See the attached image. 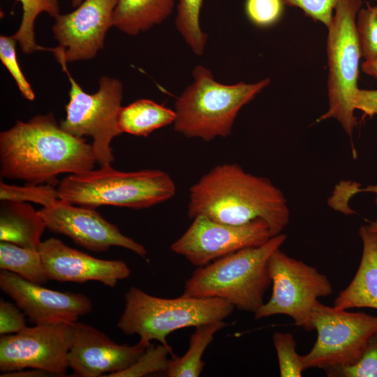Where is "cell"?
<instances>
[{"mask_svg": "<svg viewBox=\"0 0 377 377\" xmlns=\"http://www.w3.org/2000/svg\"><path fill=\"white\" fill-rule=\"evenodd\" d=\"M204 0H177L175 27L191 51L203 54L207 35L202 31L200 16Z\"/></svg>", "mask_w": 377, "mask_h": 377, "instance_id": "cb8c5ba5", "label": "cell"}, {"mask_svg": "<svg viewBox=\"0 0 377 377\" xmlns=\"http://www.w3.org/2000/svg\"><path fill=\"white\" fill-rule=\"evenodd\" d=\"M172 355V348L162 343L155 346L150 343L139 358L128 368L105 376L141 377L156 372H165L168 368V355Z\"/></svg>", "mask_w": 377, "mask_h": 377, "instance_id": "484cf974", "label": "cell"}, {"mask_svg": "<svg viewBox=\"0 0 377 377\" xmlns=\"http://www.w3.org/2000/svg\"><path fill=\"white\" fill-rule=\"evenodd\" d=\"M272 237L269 225L261 219L230 225L198 216L170 249L202 267L239 250L261 246Z\"/></svg>", "mask_w": 377, "mask_h": 377, "instance_id": "7c38bea8", "label": "cell"}, {"mask_svg": "<svg viewBox=\"0 0 377 377\" xmlns=\"http://www.w3.org/2000/svg\"><path fill=\"white\" fill-rule=\"evenodd\" d=\"M280 233L264 244L239 250L199 267L186 280L182 295L223 299L239 310L256 313L272 284L267 262L285 242Z\"/></svg>", "mask_w": 377, "mask_h": 377, "instance_id": "3957f363", "label": "cell"}, {"mask_svg": "<svg viewBox=\"0 0 377 377\" xmlns=\"http://www.w3.org/2000/svg\"><path fill=\"white\" fill-rule=\"evenodd\" d=\"M96 162L91 144L64 131L52 113L0 133V175L8 179L53 185L57 175L92 170Z\"/></svg>", "mask_w": 377, "mask_h": 377, "instance_id": "6da1fadb", "label": "cell"}, {"mask_svg": "<svg viewBox=\"0 0 377 377\" xmlns=\"http://www.w3.org/2000/svg\"><path fill=\"white\" fill-rule=\"evenodd\" d=\"M361 68L364 73L377 80V59L371 61H364Z\"/></svg>", "mask_w": 377, "mask_h": 377, "instance_id": "8d00e7d4", "label": "cell"}, {"mask_svg": "<svg viewBox=\"0 0 377 377\" xmlns=\"http://www.w3.org/2000/svg\"><path fill=\"white\" fill-rule=\"evenodd\" d=\"M367 226L369 230L377 233V219L370 222V223Z\"/></svg>", "mask_w": 377, "mask_h": 377, "instance_id": "74e56055", "label": "cell"}, {"mask_svg": "<svg viewBox=\"0 0 377 377\" xmlns=\"http://www.w3.org/2000/svg\"><path fill=\"white\" fill-rule=\"evenodd\" d=\"M25 314L15 304L0 301V334H15L27 327Z\"/></svg>", "mask_w": 377, "mask_h": 377, "instance_id": "836d02e7", "label": "cell"}, {"mask_svg": "<svg viewBox=\"0 0 377 377\" xmlns=\"http://www.w3.org/2000/svg\"><path fill=\"white\" fill-rule=\"evenodd\" d=\"M176 0H117L112 27L136 36L166 20Z\"/></svg>", "mask_w": 377, "mask_h": 377, "instance_id": "ffe728a7", "label": "cell"}, {"mask_svg": "<svg viewBox=\"0 0 377 377\" xmlns=\"http://www.w3.org/2000/svg\"><path fill=\"white\" fill-rule=\"evenodd\" d=\"M54 57L71 84L69 101L66 106V116L61 121V127L78 138L91 137L94 153L100 167L111 165L114 161L111 142L122 133L118 124L122 108L121 82L103 76L99 80L98 90L92 94H87L71 76L64 59L59 55Z\"/></svg>", "mask_w": 377, "mask_h": 377, "instance_id": "ba28073f", "label": "cell"}, {"mask_svg": "<svg viewBox=\"0 0 377 377\" xmlns=\"http://www.w3.org/2000/svg\"><path fill=\"white\" fill-rule=\"evenodd\" d=\"M340 0H284L285 4L297 7L308 17L319 21L328 29L333 18V10Z\"/></svg>", "mask_w": 377, "mask_h": 377, "instance_id": "d6a6232c", "label": "cell"}, {"mask_svg": "<svg viewBox=\"0 0 377 377\" xmlns=\"http://www.w3.org/2000/svg\"><path fill=\"white\" fill-rule=\"evenodd\" d=\"M0 288L34 325L72 324L93 309L92 301L84 294L51 290L2 269Z\"/></svg>", "mask_w": 377, "mask_h": 377, "instance_id": "9a60e30c", "label": "cell"}, {"mask_svg": "<svg viewBox=\"0 0 377 377\" xmlns=\"http://www.w3.org/2000/svg\"><path fill=\"white\" fill-rule=\"evenodd\" d=\"M355 110L368 116L377 115V90L358 89L353 101Z\"/></svg>", "mask_w": 377, "mask_h": 377, "instance_id": "e575fe53", "label": "cell"}, {"mask_svg": "<svg viewBox=\"0 0 377 377\" xmlns=\"http://www.w3.org/2000/svg\"><path fill=\"white\" fill-rule=\"evenodd\" d=\"M16 42L13 36L5 35L0 36V59L13 77L24 98L33 101L35 98L34 92L22 73L17 59Z\"/></svg>", "mask_w": 377, "mask_h": 377, "instance_id": "4dcf8cb0", "label": "cell"}, {"mask_svg": "<svg viewBox=\"0 0 377 377\" xmlns=\"http://www.w3.org/2000/svg\"><path fill=\"white\" fill-rule=\"evenodd\" d=\"M1 201L33 202L47 207L59 200L57 188L52 184H29L18 186L0 182Z\"/></svg>", "mask_w": 377, "mask_h": 377, "instance_id": "4316f807", "label": "cell"}, {"mask_svg": "<svg viewBox=\"0 0 377 377\" xmlns=\"http://www.w3.org/2000/svg\"><path fill=\"white\" fill-rule=\"evenodd\" d=\"M73 339V323H45L0 337V370L38 369L64 376Z\"/></svg>", "mask_w": 377, "mask_h": 377, "instance_id": "8fae6325", "label": "cell"}, {"mask_svg": "<svg viewBox=\"0 0 377 377\" xmlns=\"http://www.w3.org/2000/svg\"><path fill=\"white\" fill-rule=\"evenodd\" d=\"M84 0H71V3L73 7H77L79 6Z\"/></svg>", "mask_w": 377, "mask_h": 377, "instance_id": "ab89813d", "label": "cell"}, {"mask_svg": "<svg viewBox=\"0 0 377 377\" xmlns=\"http://www.w3.org/2000/svg\"><path fill=\"white\" fill-rule=\"evenodd\" d=\"M57 191L60 200L75 205L139 209L170 200L176 187L172 177L160 170L123 172L108 165L66 176L59 183Z\"/></svg>", "mask_w": 377, "mask_h": 377, "instance_id": "5b68a950", "label": "cell"}, {"mask_svg": "<svg viewBox=\"0 0 377 377\" xmlns=\"http://www.w3.org/2000/svg\"><path fill=\"white\" fill-rule=\"evenodd\" d=\"M188 215L230 225L261 219L272 236L281 233L290 220L281 191L269 179L248 173L235 163L215 166L191 186Z\"/></svg>", "mask_w": 377, "mask_h": 377, "instance_id": "7a4b0ae2", "label": "cell"}, {"mask_svg": "<svg viewBox=\"0 0 377 377\" xmlns=\"http://www.w3.org/2000/svg\"><path fill=\"white\" fill-rule=\"evenodd\" d=\"M281 377H300L304 371L302 355L297 353L296 341L288 332H276L272 335Z\"/></svg>", "mask_w": 377, "mask_h": 377, "instance_id": "f1b7e54d", "label": "cell"}, {"mask_svg": "<svg viewBox=\"0 0 377 377\" xmlns=\"http://www.w3.org/2000/svg\"><path fill=\"white\" fill-rule=\"evenodd\" d=\"M73 327L68 363L73 376L98 377L122 371L133 364L149 345L141 341L133 346L119 344L84 323L75 322Z\"/></svg>", "mask_w": 377, "mask_h": 377, "instance_id": "2e32d148", "label": "cell"}, {"mask_svg": "<svg viewBox=\"0 0 377 377\" xmlns=\"http://www.w3.org/2000/svg\"><path fill=\"white\" fill-rule=\"evenodd\" d=\"M22 6V17L20 27L12 36L19 43L24 54H31L37 50H43L37 45L34 35V22L42 13H46L56 18L59 14L58 0H17Z\"/></svg>", "mask_w": 377, "mask_h": 377, "instance_id": "d4e9b609", "label": "cell"}, {"mask_svg": "<svg viewBox=\"0 0 377 377\" xmlns=\"http://www.w3.org/2000/svg\"><path fill=\"white\" fill-rule=\"evenodd\" d=\"M227 323L223 320L216 321L195 327L191 334L189 347L182 357L172 355L165 371L168 377H198L205 367L202 355L214 339V334L224 328Z\"/></svg>", "mask_w": 377, "mask_h": 377, "instance_id": "7402d4cb", "label": "cell"}, {"mask_svg": "<svg viewBox=\"0 0 377 377\" xmlns=\"http://www.w3.org/2000/svg\"><path fill=\"white\" fill-rule=\"evenodd\" d=\"M192 75L193 82L175 103L174 129L186 138L205 141L228 136L241 108L270 82L265 78L255 83H219L202 65L193 68Z\"/></svg>", "mask_w": 377, "mask_h": 377, "instance_id": "277c9868", "label": "cell"}, {"mask_svg": "<svg viewBox=\"0 0 377 377\" xmlns=\"http://www.w3.org/2000/svg\"><path fill=\"white\" fill-rule=\"evenodd\" d=\"M38 251L49 280L79 283L96 281L114 288L118 281L131 275L125 262L94 258L55 237L41 242Z\"/></svg>", "mask_w": 377, "mask_h": 377, "instance_id": "e0dca14e", "label": "cell"}, {"mask_svg": "<svg viewBox=\"0 0 377 377\" xmlns=\"http://www.w3.org/2000/svg\"><path fill=\"white\" fill-rule=\"evenodd\" d=\"M50 231L66 235L76 244L94 252H106L112 246L128 249L145 258L141 244L121 232L95 209L75 206L61 200L38 211Z\"/></svg>", "mask_w": 377, "mask_h": 377, "instance_id": "4fadbf2b", "label": "cell"}, {"mask_svg": "<svg viewBox=\"0 0 377 377\" xmlns=\"http://www.w3.org/2000/svg\"><path fill=\"white\" fill-rule=\"evenodd\" d=\"M175 112L149 99H139L120 110L118 124L121 133L147 137L154 131L173 124Z\"/></svg>", "mask_w": 377, "mask_h": 377, "instance_id": "44dd1931", "label": "cell"}, {"mask_svg": "<svg viewBox=\"0 0 377 377\" xmlns=\"http://www.w3.org/2000/svg\"><path fill=\"white\" fill-rule=\"evenodd\" d=\"M125 306L117 327L126 335L138 334L149 344L156 340L169 346L167 337L188 327L223 320L235 306L218 297L198 298L181 295L167 299L151 295L132 286L124 295Z\"/></svg>", "mask_w": 377, "mask_h": 377, "instance_id": "8992f818", "label": "cell"}, {"mask_svg": "<svg viewBox=\"0 0 377 377\" xmlns=\"http://www.w3.org/2000/svg\"><path fill=\"white\" fill-rule=\"evenodd\" d=\"M356 32L361 57L364 61L377 59V6L369 3L361 8L356 17Z\"/></svg>", "mask_w": 377, "mask_h": 377, "instance_id": "83f0119b", "label": "cell"}, {"mask_svg": "<svg viewBox=\"0 0 377 377\" xmlns=\"http://www.w3.org/2000/svg\"><path fill=\"white\" fill-rule=\"evenodd\" d=\"M359 235L363 245L360 265L351 282L334 300L337 309H377V233L362 226Z\"/></svg>", "mask_w": 377, "mask_h": 377, "instance_id": "ac0fdd59", "label": "cell"}, {"mask_svg": "<svg viewBox=\"0 0 377 377\" xmlns=\"http://www.w3.org/2000/svg\"><path fill=\"white\" fill-rule=\"evenodd\" d=\"M0 269L34 283L43 284L49 281L38 250L8 242H0Z\"/></svg>", "mask_w": 377, "mask_h": 377, "instance_id": "603a6c76", "label": "cell"}, {"mask_svg": "<svg viewBox=\"0 0 377 377\" xmlns=\"http://www.w3.org/2000/svg\"><path fill=\"white\" fill-rule=\"evenodd\" d=\"M267 266L272 293L254 313L255 318L286 315L297 326L311 331L310 319L314 306L318 298L329 296L333 291L327 276L279 249L271 254Z\"/></svg>", "mask_w": 377, "mask_h": 377, "instance_id": "30bf717a", "label": "cell"}, {"mask_svg": "<svg viewBox=\"0 0 377 377\" xmlns=\"http://www.w3.org/2000/svg\"><path fill=\"white\" fill-rule=\"evenodd\" d=\"M117 0H84L77 8L59 14L52 27L59 45L44 47L66 62L93 59L103 48L106 32L112 27Z\"/></svg>", "mask_w": 377, "mask_h": 377, "instance_id": "5bb4252c", "label": "cell"}, {"mask_svg": "<svg viewBox=\"0 0 377 377\" xmlns=\"http://www.w3.org/2000/svg\"><path fill=\"white\" fill-rule=\"evenodd\" d=\"M362 6L361 0H340L334 9L327 41L329 108L318 119H336L350 136L357 125L353 101L362 57L355 21Z\"/></svg>", "mask_w": 377, "mask_h": 377, "instance_id": "52a82bcc", "label": "cell"}, {"mask_svg": "<svg viewBox=\"0 0 377 377\" xmlns=\"http://www.w3.org/2000/svg\"><path fill=\"white\" fill-rule=\"evenodd\" d=\"M284 0H246L244 11L255 25L266 27L276 23L281 17Z\"/></svg>", "mask_w": 377, "mask_h": 377, "instance_id": "1f68e13d", "label": "cell"}, {"mask_svg": "<svg viewBox=\"0 0 377 377\" xmlns=\"http://www.w3.org/2000/svg\"><path fill=\"white\" fill-rule=\"evenodd\" d=\"M325 371L329 377H377V330L369 338L362 355L355 364Z\"/></svg>", "mask_w": 377, "mask_h": 377, "instance_id": "f546056e", "label": "cell"}, {"mask_svg": "<svg viewBox=\"0 0 377 377\" xmlns=\"http://www.w3.org/2000/svg\"><path fill=\"white\" fill-rule=\"evenodd\" d=\"M46 225L35 209L24 202L3 200L0 207V240L38 250Z\"/></svg>", "mask_w": 377, "mask_h": 377, "instance_id": "d6986e66", "label": "cell"}, {"mask_svg": "<svg viewBox=\"0 0 377 377\" xmlns=\"http://www.w3.org/2000/svg\"><path fill=\"white\" fill-rule=\"evenodd\" d=\"M51 376L49 373L38 369H24L19 371L5 372L1 377H38Z\"/></svg>", "mask_w": 377, "mask_h": 377, "instance_id": "d590c367", "label": "cell"}, {"mask_svg": "<svg viewBox=\"0 0 377 377\" xmlns=\"http://www.w3.org/2000/svg\"><path fill=\"white\" fill-rule=\"evenodd\" d=\"M317 332L311 350L302 355L304 370L346 367L362 355L371 335L377 330V316L349 312L321 304L314 306L310 319Z\"/></svg>", "mask_w": 377, "mask_h": 377, "instance_id": "9c48e42d", "label": "cell"}, {"mask_svg": "<svg viewBox=\"0 0 377 377\" xmlns=\"http://www.w3.org/2000/svg\"><path fill=\"white\" fill-rule=\"evenodd\" d=\"M368 190L369 191V192H373V193H376V203L377 205V184L369 186Z\"/></svg>", "mask_w": 377, "mask_h": 377, "instance_id": "f35d334b", "label": "cell"}]
</instances>
